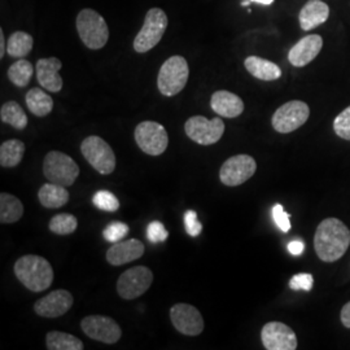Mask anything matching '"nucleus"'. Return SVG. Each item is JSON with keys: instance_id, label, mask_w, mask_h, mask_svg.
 I'll use <instances>...</instances> for the list:
<instances>
[{"instance_id": "obj_35", "label": "nucleus", "mask_w": 350, "mask_h": 350, "mask_svg": "<svg viewBox=\"0 0 350 350\" xmlns=\"http://www.w3.org/2000/svg\"><path fill=\"white\" fill-rule=\"evenodd\" d=\"M273 218H274L275 225L279 227V230L282 232H288L291 230V227H292L291 226V221H289L291 214L286 213L282 204L274 205V208H273Z\"/></svg>"}, {"instance_id": "obj_27", "label": "nucleus", "mask_w": 350, "mask_h": 350, "mask_svg": "<svg viewBox=\"0 0 350 350\" xmlns=\"http://www.w3.org/2000/svg\"><path fill=\"white\" fill-rule=\"evenodd\" d=\"M46 347L49 350H83L82 340L70 334L51 331L46 336Z\"/></svg>"}, {"instance_id": "obj_8", "label": "nucleus", "mask_w": 350, "mask_h": 350, "mask_svg": "<svg viewBox=\"0 0 350 350\" xmlns=\"http://www.w3.org/2000/svg\"><path fill=\"white\" fill-rule=\"evenodd\" d=\"M310 116V108L306 103L300 100L288 101L279 107L273 116L271 124L275 131L289 134L304 125Z\"/></svg>"}, {"instance_id": "obj_4", "label": "nucleus", "mask_w": 350, "mask_h": 350, "mask_svg": "<svg viewBox=\"0 0 350 350\" xmlns=\"http://www.w3.org/2000/svg\"><path fill=\"white\" fill-rule=\"evenodd\" d=\"M43 174L51 183L70 187L79 175L75 160L59 150H51L43 161Z\"/></svg>"}, {"instance_id": "obj_12", "label": "nucleus", "mask_w": 350, "mask_h": 350, "mask_svg": "<svg viewBox=\"0 0 350 350\" xmlns=\"http://www.w3.org/2000/svg\"><path fill=\"white\" fill-rule=\"evenodd\" d=\"M257 170V163L248 154H238L230 157L219 170L221 182L228 187H237L245 183Z\"/></svg>"}, {"instance_id": "obj_22", "label": "nucleus", "mask_w": 350, "mask_h": 350, "mask_svg": "<svg viewBox=\"0 0 350 350\" xmlns=\"http://www.w3.org/2000/svg\"><path fill=\"white\" fill-rule=\"evenodd\" d=\"M244 65L250 75L261 81H276L282 77V70L275 63H271L258 56L247 57Z\"/></svg>"}, {"instance_id": "obj_34", "label": "nucleus", "mask_w": 350, "mask_h": 350, "mask_svg": "<svg viewBox=\"0 0 350 350\" xmlns=\"http://www.w3.org/2000/svg\"><path fill=\"white\" fill-rule=\"evenodd\" d=\"M130 228L124 222H113L103 231V238L111 243H117L125 238Z\"/></svg>"}, {"instance_id": "obj_36", "label": "nucleus", "mask_w": 350, "mask_h": 350, "mask_svg": "<svg viewBox=\"0 0 350 350\" xmlns=\"http://www.w3.org/2000/svg\"><path fill=\"white\" fill-rule=\"evenodd\" d=\"M314 278L312 274L304 273V274H297L293 276L289 282V288L293 291H305L309 292L313 289Z\"/></svg>"}, {"instance_id": "obj_21", "label": "nucleus", "mask_w": 350, "mask_h": 350, "mask_svg": "<svg viewBox=\"0 0 350 350\" xmlns=\"http://www.w3.org/2000/svg\"><path fill=\"white\" fill-rule=\"evenodd\" d=\"M211 105L214 112L226 118H235L244 112L243 100L238 95L225 90L213 94Z\"/></svg>"}, {"instance_id": "obj_10", "label": "nucleus", "mask_w": 350, "mask_h": 350, "mask_svg": "<svg viewBox=\"0 0 350 350\" xmlns=\"http://www.w3.org/2000/svg\"><path fill=\"white\" fill-rule=\"evenodd\" d=\"M134 137L139 148L150 156L163 154L169 144V135L165 127L153 121L140 122Z\"/></svg>"}, {"instance_id": "obj_1", "label": "nucleus", "mask_w": 350, "mask_h": 350, "mask_svg": "<svg viewBox=\"0 0 350 350\" xmlns=\"http://www.w3.org/2000/svg\"><path fill=\"white\" fill-rule=\"evenodd\" d=\"M350 245V231L338 218H325L317 227L314 248L323 262L340 260Z\"/></svg>"}, {"instance_id": "obj_5", "label": "nucleus", "mask_w": 350, "mask_h": 350, "mask_svg": "<svg viewBox=\"0 0 350 350\" xmlns=\"http://www.w3.org/2000/svg\"><path fill=\"white\" fill-rule=\"evenodd\" d=\"M189 75V68L185 57L172 56L163 64L159 77L157 88L163 96H175L186 88Z\"/></svg>"}, {"instance_id": "obj_7", "label": "nucleus", "mask_w": 350, "mask_h": 350, "mask_svg": "<svg viewBox=\"0 0 350 350\" xmlns=\"http://www.w3.org/2000/svg\"><path fill=\"white\" fill-rule=\"evenodd\" d=\"M81 152L88 163L103 175L112 174L116 169V156L111 146L100 137H88L81 144Z\"/></svg>"}, {"instance_id": "obj_41", "label": "nucleus", "mask_w": 350, "mask_h": 350, "mask_svg": "<svg viewBox=\"0 0 350 350\" xmlns=\"http://www.w3.org/2000/svg\"><path fill=\"white\" fill-rule=\"evenodd\" d=\"M4 53H5V39H4L3 30L0 29V57L1 59L4 57Z\"/></svg>"}, {"instance_id": "obj_24", "label": "nucleus", "mask_w": 350, "mask_h": 350, "mask_svg": "<svg viewBox=\"0 0 350 350\" xmlns=\"http://www.w3.org/2000/svg\"><path fill=\"white\" fill-rule=\"evenodd\" d=\"M26 107L37 117H44L53 109V100L42 88H31L25 96Z\"/></svg>"}, {"instance_id": "obj_39", "label": "nucleus", "mask_w": 350, "mask_h": 350, "mask_svg": "<svg viewBox=\"0 0 350 350\" xmlns=\"http://www.w3.org/2000/svg\"><path fill=\"white\" fill-rule=\"evenodd\" d=\"M304 250H305V244L301 240H293L288 244V250L293 256H300Z\"/></svg>"}, {"instance_id": "obj_42", "label": "nucleus", "mask_w": 350, "mask_h": 350, "mask_svg": "<svg viewBox=\"0 0 350 350\" xmlns=\"http://www.w3.org/2000/svg\"><path fill=\"white\" fill-rule=\"evenodd\" d=\"M250 1H254V3H258L262 5H270L274 3V0H250Z\"/></svg>"}, {"instance_id": "obj_19", "label": "nucleus", "mask_w": 350, "mask_h": 350, "mask_svg": "<svg viewBox=\"0 0 350 350\" xmlns=\"http://www.w3.org/2000/svg\"><path fill=\"white\" fill-rule=\"evenodd\" d=\"M63 64L57 57L40 59L37 63V79L39 85L50 92H59L63 88V78L59 75Z\"/></svg>"}, {"instance_id": "obj_31", "label": "nucleus", "mask_w": 350, "mask_h": 350, "mask_svg": "<svg viewBox=\"0 0 350 350\" xmlns=\"http://www.w3.org/2000/svg\"><path fill=\"white\" fill-rule=\"evenodd\" d=\"M49 227L51 232L56 235H70L77 230L78 221L73 214L62 213L51 219Z\"/></svg>"}, {"instance_id": "obj_30", "label": "nucleus", "mask_w": 350, "mask_h": 350, "mask_svg": "<svg viewBox=\"0 0 350 350\" xmlns=\"http://www.w3.org/2000/svg\"><path fill=\"white\" fill-rule=\"evenodd\" d=\"M33 75H34L33 64L27 60H24V59L12 64L8 69V78L17 88L27 86Z\"/></svg>"}, {"instance_id": "obj_29", "label": "nucleus", "mask_w": 350, "mask_h": 350, "mask_svg": "<svg viewBox=\"0 0 350 350\" xmlns=\"http://www.w3.org/2000/svg\"><path fill=\"white\" fill-rule=\"evenodd\" d=\"M0 118H1V122L11 125L17 130H24L27 126L25 111L16 101H8L1 105Z\"/></svg>"}, {"instance_id": "obj_2", "label": "nucleus", "mask_w": 350, "mask_h": 350, "mask_svg": "<svg viewBox=\"0 0 350 350\" xmlns=\"http://www.w3.org/2000/svg\"><path fill=\"white\" fill-rule=\"evenodd\" d=\"M16 278L31 292H43L53 282L51 263L36 254H27L14 263Z\"/></svg>"}, {"instance_id": "obj_16", "label": "nucleus", "mask_w": 350, "mask_h": 350, "mask_svg": "<svg viewBox=\"0 0 350 350\" xmlns=\"http://www.w3.org/2000/svg\"><path fill=\"white\" fill-rule=\"evenodd\" d=\"M75 299L70 292L57 289L42 297L34 304V310L43 318H57L68 313L73 306Z\"/></svg>"}, {"instance_id": "obj_37", "label": "nucleus", "mask_w": 350, "mask_h": 350, "mask_svg": "<svg viewBox=\"0 0 350 350\" xmlns=\"http://www.w3.org/2000/svg\"><path fill=\"white\" fill-rule=\"evenodd\" d=\"M183 219H185V228L188 235L192 238L199 237L202 231V225L198 219V213L195 211H187Z\"/></svg>"}, {"instance_id": "obj_32", "label": "nucleus", "mask_w": 350, "mask_h": 350, "mask_svg": "<svg viewBox=\"0 0 350 350\" xmlns=\"http://www.w3.org/2000/svg\"><path fill=\"white\" fill-rule=\"evenodd\" d=\"M92 202L96 208L104 212H116L120 209V201L109 191H98L94 195Z\"/></svg>"}, {"instance_id": "obj_33", "label": "nucleus", "mask_w": 350, "mask_h": 350, "mask_svg": "<svg viewBox=\"0 0 350 350\" xmlns=\"http://www.w3.org/2000/svg\"><path fill=\"white\" fill-rule=\"evenodd\" d=\"M334 130L338 138L350 140V105L335 118Z\"/></svg>"}, {"instance_id": "obj_11", "label": "nucleus", "mask_w": 350, "mask_h": 350, "mask_svg": "<svg viewBox=\"0 0 350 350\" xmlns=\"http://www.w3.org/2000/svg\"><path fill=\"white\" fill-rule=\"evenodd\" d=\"M153 273L146 266H135L126 270L117 282V292L125 300L138 299L150 289Z\"/></svg>"}, {"instance_id": "obj_13", "label": "nucleus", "mask_w": 350, "mask_h": 350, "mask_svg": "<svg viewBox=\"0 0 350 350\" xmlns=\"http://www.w3.org/2000/svg\"><path fill=\"white\" fill-rule=\"evenodd\" d=\"M81 327L88 338L104 344H116L122 335L120 325L105 315H88L82 319Z\"/></svg>"}, {"instance_id": "obj_18", "label": "nucleus", "mask_w": 350, "mask_h": 350, "mask_svg": "<svg viewBox=\"0 0 350 350\" xmlns=\"http://www.w3.org/2000/svg\"><path fill=\"white\" fill-rule=\"evenodd\" d=\"M144 254V244L138 239H130L126 241H117L107 252V261L113 266H121L125 263L139 260Z\"/></svg>"}, {"instance_id": "obj_40", "label": "nucleus", "mask_w": 350, "mask_h": 350, "mask_svg": "<svg viewBox=\"0 0 350 350\" xmlns=\"http://www.w3.org/2000/svg\"><path fill=\"white\" fill-rule=\"evenodd\" d=\"M341 323L345 325L347 328H350V301L348 304L344 305V308L341 309Z\"/></svg>"}, {"instance_id": "obj_15", "label": "nucleus", "mask_w": 350, "mask_h": 350, "mask_svg": "<svg viewBox=\"0 0 350 350\" xmlns=\"http://www.w3.org/2000/svg\"><path fill=\"white\" fill-rule=\"evenodd\" d=\"M263 347L267 350L297 349V338L291 327L280 322L263 325L261 332Z\"/></svg>"}, {"instance_id": "obj_17", "label": "nucleus", "mask_w": 350, "mask_h": 350, "mask_svg": "<svg viewBox=\"0 0 350 350\" xmlns=\"http://www.w3.org/2000/svg\"><path fill=\"white\" fill-rule=\"evenodd\" d=\"M323 47V38L318 34H309L300 39L288 53V60L293 66L302 68L312 63Z\"/></svg>"}, {"instance_id": "obj_38", "label": "nucleus", "mask_w": 350, "mask_h": 350, "mask_svg": "<svg viewBox=\"0 0 350 350\" xmlns=\"http://www.w3.org/2000/svg\"><path fill=\"white\" fill-rule=\"evenodd\" d=\"M147 238L152 243H160L169 238V231L165 228V226L160 221H153L147 228Z\"/></svg>"}, {"instance_id": "obj_3", "label": "nucleus", "mask_w": 350, "mask_h": 350, "mask_svg": "<svg viewBox=\"0 0 350 350\" xmlns=\"http://www.w3.org/2000/svg\"><path fill=\"white\" fill-rule=\"evenodd\" d=\"M77 30L83 44L90 50H100L108 39L109 29L104 17L94 10H82L77 16Z\"/></svg>"}, {"instance_id": "obj_6", "label": "nucleus", "mask_w": 350, "mask_h": 350, "mask_svg": "<svg viewBox=\"0 0 350 350\" xmlns=\"http://www.w3.org/2000/svg\"><path fill=\"white\" fill-rule=\"evenodd\" d=\"M167 23V16L161 8L150 10L146 14L143 27L134 39V50L138 53H146L156 47L161 42Z\"/></svg>"}, {"instance_id": "obj_28", "label": "nucleus", "mask_w": 350, "mask_h": 350, "mask_svg": "<svg viewBox=\"0 0 350 350\" xmlns=\"http://www.w3.org/2000/svg\"><path fill=\"white\" fill-rule=\"evenodd\" d=\"M34 46V39L25 31H16L8 38L7 52L11 57L23 59L27 56Z\"/></svg>"}, {"instance_id": "obj_25", "label": "nucleus", "mask_w": 350, "mask_h": 350, "mask_svg": "<svg viewBox=\"0 0 350 350\" xmlns=\"http://www.w3.org/2000/svg\"><path fill=\"white\" fill-rule=\"evenodd\" d=\"M24 214V205L16 196L1 192L0 193V222L14 224L20 221Z\"/></svg>"}, {"instance_id": "obj_20", "label": "nucleus", "mask_w": 350, "mask_h": 350, "mask_svg": "<svg viewBox=\"0 0 350 350\" xmlns=\"http://www.w3.org/2000/svg\"><path fill=\"white\" fill-rule=\"evenodd\" d=\"M329 17V7L322 0H309L300 11L299 21L304 31H310L318 27Z\"/></svg>"}, {"instance_id": "obj_9", "label": "nucleus", "mask_w": 350, "mask_h": 350, "mask_svg": "<svg viewBox=\"0 0 350 350\" xmlns=\"http://www.w3.org/2000/svg\"><path fill=\"white\" fill-rule=\"evenodd\" d=\"M225 124L219 117L208 120L202 116H193L188 118L185 131L188 138L200 146H212L224 137Z\"/></svg>"}, {"instance_id": "obj_23", "label": "nucleus", "mask_w": 350, "mask_h": 350, "mask_svg": "<svg viewBox=\"0 0 350 350\" xmlns=\"http://www.w3.org/2000/svg\"><path fill=\"white\" fill-rule=\"evenodd\" d=\"M38 198L44 208L57 209L69 201V192L66 187L50 182L40 187L38 192Z\"/></svg>"}, {"instance_id": "obj_14", "label": "nucleus", "mask_w": 350, "mask_h": 350, "mask_svg": "<svg viewBox=\"0 0 350 350\" xmlns=\"http://www.w3.org/2000/svg\"><path fill=\"white\" fill-rule=\"evenodd\" d=\"M170 319L176 331L186 336H199L204 331L200 312L189 304H176L170 309Z\"/></svg>"}, {"instance_id": "obj_26", "label": "nucleus", "mask_w": 350, "mask_h": 350, "mask_svg": "<svg viewBox=\"0 0 350 350\" xmlns=\"http://www.w3.org/2000/svg\"><path fill=\"white\" fill-rule=\"evenodd\" d=\"M25 153V144L21 140L11 139L0 146V165L1 167H16L21 163Z\"/></svg>"}]
</instances>
